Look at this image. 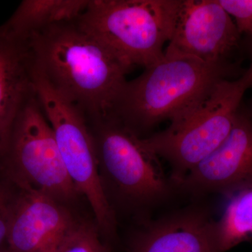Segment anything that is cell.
Listing matches in <instances>:
<instances>
[{
  "label": "cell",
  "mask_w": 252,
  "mask_h": 252,
  "mask_svg": "<svg viewBox=\"0 0 252 252\" xmlns=\"http://www.w3.org/2000/svg\"><path fill=\"white\" fill-rule=\"evenodd\" d=\"M76 20L30 36L26 43L34 67L89 125L112 120L132 68Z\"/></svg>",
  "instance_id": "1"
},
{
  "label": "cell",
  "mask_w": 252,
  "mask_h": 252,
  "mask_svg": "<svg viewBox=\"0 0 252 252\" xmlns=\"http://www.w3.org/2000/svg\"><path fill=\"white\" fill-rule=\"evenodd\" d=\"M89 126L101 188L119 223L124 218L132 224L152 218L155 210L180 193L158 158L116 119Z\"/></svg>",
  "instance_id": "2"
},
{
  "label": "cell",
  "mask_w": 252,
  "mask_h": 252,
  "mask_svg": "<svg viewBox=\"0 0 252 252\" xmlns=\"http://www.w3.org/2000/svg\"><path fill=\"white\" fill-rule=\"evenodd\" d=\"M127 81L114 119L139 138L152 135L165 121L177 122L195 109L221 79L232 76L220 68L185 56L165 57Z\"/></svg>",
  "instance_id": "3"
},
{
  "label": "cell",
  "mask_w": 252,
  "mask_h": 252,
  "mask_svg": "<svg viewBox=\"0 0 252 252\" xmlns=\"http://www.w3.org/2000/svg\"><path fill=\"white\" fill-rule=\"evenodd\" d=\"M252 68L235 79H221L191 112L161 132L141 139L144 148L171 168L175 182L191 171L224 142L234 125Z\"/></svg>",
  "instance_id": "4"
},
{
  "label": "cell",
  "mask_w": 252,
  "mask_h": 252,
  "mask_svg": "<svg viewBox=\"0 0 252 252\" xmlns=\"http://www.w3.org/2000/svg\"><path fill=\"white\" fill-rule=\"evenodd\" d=\"M182 0H89L76 21L131 68L164 58Z\"/></svg>",
  "instance_id": "5"
},
{
  "label": "cell",
  "mask_w": 252,
  "mask_h": 252,
  "mask_svg": "<svg viewBox=\"0 0 252 252\" xmlns=\"http://www.w3.org/2000/svg\"><path fill=\"white\" fill-rule=\"evenodd\" d=\"M34 81L36 96L54 130L68 175L89 203L102 240L114 250L120 243L119 223L101 188L94 139L87 120L34 67Z\"/></svg>",
  "instance_id": "6"
},
{
  "label": "cell",
  "mask_w": 252,
  "mask_h": 252,
  "mask_svg": "<svg viewBox=\"0 0 252 252\" xmlns=\"http://www.w3.org/2000/svg\"><path fill=\"white\" fill-rule=\"evenodd\" d=\"M0 165L19 185L67 206L84 212L83 205H89L68 175L54 130L36 94L18 114L0 157Z\"/></svg>",
  "instance_id": "7"
},
{
  "label": "cell",
  "mask_w": 252,
  "mask_h": 252,
  "mask_svg": "<svg viewBox=\"0 0 252 252\" xmlns=\"http://www.w3.org/2000/svg\"><path fill=\"white\" fill-rule=\"evenodd\" d=\"M219 0H182L165 57L185 56L238 75L243 43Z\"/></svg>",
  "instance_id": "8"
},
{
  "label": "cell",
  "mask_w": 252,
  "mask_h": 252,
  "mask_svg": "<svg viewBox=\"0 0 252 252\" xmlns=\"http://www.w3.org/2000/svg\"><path fill=\"white\" fill-rule=\"evenodd\" d=\"M18 185L19 193L8 234V250L58 252L89 215L28 186Z\"/></svg>",
  "instance_id": "9"
},
{
  "label": "cell",
  "mask_w": 252,
  "mask_h": 252,
  "mask_svg": "<svg viewBox=\"0 0 252 252\" xmlns=\"http://www.w3.org/2000/svg\"><path fill=\"white\" fill-rule=\"evenodd\" d=\"M180 193L228 197L252 187V119L241 107L229 135L217 150L180 180Z\"/></svg>",
  "instance_id": "10"
},
{
  "label": "cell",
  "mask_w": 252,
  "mask_h": 252,
  "mask_svg": "<svg viewBox=\"0 0 252 252\" xmlns=\"http://www.w3.org/2000/svg\"><path fill=\"white\" fill-rule=\"evenodd\" d=\"M213 220L206 207L193 204L134 223L126 236V252H217Z\"/></svg>",
  "instance_id": "11"
},
{
  "label": "cell",
  "mask_w": 252,
  "mask_h": 252,
  "mask_svg": "<svg viewBox=\"0 0 252 252\" xmlns=\"http://www.w3.org/2000/svg\"><path fill=\"white\" fill-rule=\"evenodd\" d=\"M35 94L27 43L0 34V157L18 114Z\"/></svg>",
  "instance_id": "12"
},
{
  "label": "cell",
  "mask_w": 252,
  "mask_h": 252,
  "mask_svg": "<svg viewBox=\"0 0 252 252\" xmlns=\"http://www.w3.org/2000/svg\"><path fill=\"white\" fill-rule=\"evenodd\" d=\"M89 3V0H23L11 17L0 26V34L26 41L49 26L77 19Z\"/></svg>",
  "instance_id": "13"
},
{
  "label": "cell",
  "mask_w": 252,
  "mask_h": 252,
  "mask_svg": "<svg viewBox=\"0 0 252 252\" xmlns=\"http://www.w3.org/2000/svg\"><path fill=\"white\" fill-rule=\"evenodd\" d=\"M228 198L221 216L212 221V240L217 252H227L252 240V187Z\"/></svg>",
  "instance_id": "14"
},
{
  "label": "cell",
  "mask_w": 252,
  "mask_h": 252,
  "mask_svg": "<svg viewBox=\"0 0 252 252\" xmlns=\"http://www.w3.org/2000/svg\"><path fill=\"white\" fill-rule=\"evenodd\" d=\"M58 252H113L101 238L94 217H87Z\"/></svg>",
  "instance_id": "15"
},
{
  "label": "cell",
  "mask_w": 252,
  "mask_h": 252,
  "mask_svg": "<svg viewBox=\"0 0 252 252\" xmlns=\"http://www.w3.org/2000/svg\"><path fill=\"white\" fill-rule=\"evenodd\" d=\"M20 187L0 165V252L8 250V234Z\"/></svg>",
  "instance_id": "16"
},
{
  "label": "cell",
  "mask_w": 252,
  "mask_h": 252,
  "mask_svg": "<svg viewBox=\"0 0 252 252\" xmlns=\"http://www.w3.org/2000/svg\"><path fill=\"white\" fill-rule=\"evenodd\" d=\"M241 35L252 39V0H219Z\"/></svg>",
  "instance_id": "17"
},
{
  "label": "cell",
  "mask_w": 252,
  "mask_h": 252,
  "mask_svg": "<svg viewBox=\"0 0 252 252\" xmlns=\"http://www.w3.org/2000/svg\"><path fill=\"white\" fill-rule=\"evenodd\" d=\"M243 47L245 48L248 54L250 59V67L252 68V39L251 38L246 37L245 41H243ZM242 109H243V107H242ZM243 110L248 114L249 117L252 119V97L250 99L248 107H247L246 109H243Z\"/></svg>",
  "instance_id": "18"
},
{
  "label": "cell",
  "mask_w": 252,
  "mask_h": 252,
  "mask_svg": "<svg viewBox=\"0 0 252 252\" xmlns=\"http://www.w3.org/2000/svg\"><path fill=\"white\" fill-rule=\"evenodd\" d=\"M2 252H10L9 250H5V251Z\"/></svg>",
  "instance_id": "19"
}]
</instances>
